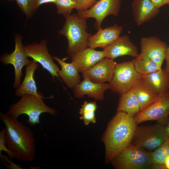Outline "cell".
<instances>
[{
    "label": "cell",
    "instance_id": "obj_1",
    "mask_svg": "<svg viewBox=\"0 0 169 169\" xmlns=\"http://www.w3.org/2000/svg\"><path fill=\"white\" fill-rule=\"evenodd\" d=\"M137 124L134 116L117 111L109 122L102 137L106 162H110L116 154L131 144Z\"/></svg>",
    "mask_w": 169,
    "mask_h": 169
},
{
    "label": "cell",
    "instance_id": "obj_2",
    "mask_svg": "<svg viewBox=\"0 0 169 169\" xmlns=\"http://www.w3.org/2000/svg\"><path fill=\"white\" fill-rule=\"evenodd\" d=\"M0 119L6 129V145L15 155L16 159L28 162L32 161L35 157L36 148L31 129L17 118L7 114L1 112Z\"/></svg>",
    "mask_w": 169,
    "mask_h": 169
},
{
    "label": "cell",
    "instance_id": "obj_3",
    "mask_svg": "<svg viewBox=\"0 0 169 169\" xmlns=\"http://www.w3.org/2000/svg\"><path fill=\"white\" fill-rule=\"evenodd\" d=\"M65 22L59 33L64 36L68 41L66 54L69 56L89 47V38L92 34L88 33L87 18L77 13H73L64 17Z\"/></svg>",
    "mask_w": 169,
    "mask_h": 169
},
{
    "label": "cell",
    "instance_id": "obj_4",
    "mask_svg": "<svg viewBox=\"0 0 169 169\" xmlns=\"http://www.w3.org/2000/svg\"><path fill=\"white\" fill-rule=\"evenodd\" d=\"M38 97L31 94H26L21 96L17 102L10 105L6 114L13 117L17 118L20 115L25 114L28 117L26 124L31 126L40 124V116L44 113H49L53 116L57 114V111L45 104L43 100L44 98Z\"/></svg>",
    "mask_w": 169,
    "mask_h": 169
},
{
    "label": "cell",
    "instance_id": "obj_5",
    "mask_svg": "<svg viewBox=\"0 0 169 169\" xmlns=\"http://www.w3.org/2000/svg\"><path fill=\"white\" fill-rule=\"evenodd\" d=\"M151 152L141 146L131 144L116 154L110 162L117 169H151Z\"/></svg>",
    "mask_w": 169,
    "mask_h": 169
},
{
    "label": "cell",
    "instance_id": "obj_6",
    "mask_svg": "<svg viewBox=\"0 0 169 169\" xmlns=\"http://www.w3.org/2000/svg\"><path fill=\"white\" fill-rule=\"evenodd\" d=\"M141 79V75L134 68L133 60L116 64L109 83L110 89L120 95L132 89Z\"/></svg>",
    "mask_w": 169,
    "mask_h": 169
},
{
    "label": "cell",
    "instance_id": "obj_7",
    "mask_svg": "<svg viewBox=\"0 0 169 169\" xmlns=\"http://www.w3.org/2000/svg\"><path fill=\"white\" fill-rule=\"evenodd\" d=\"M164 125L157 123L137 126L131 144L140 146L150 151H154L169 137L164 131Z\"/></svg>",
    "mask_w": 169,
    "mask_h": 169
},
{
    "label": "cell",
    "instance_id": "obj_8",
    "mask_svg": "<svg viewBox=\"0 0 169 169\" xmlns=\"http://www.w3.org/2000/svg\"><path fill=\"white\" fill-rule=\"evenodd\" d=\"M47 43L46 40H42L39 43L23 45V48L28 58H31L40 63L44 69L50 73L54 81H55V77H56L61 82L58 74L59 70V67L54 63L53 57L48 52Z\"/></svg>",
    "mask_w": 169,
    "mask_h": 169
},
{
    "label": "cell",
    "instance_id": "obj_9",
    "mask_svg": "<svg viewBox=\"0 0 169 169\" xmlns=\"http://www.w3.org/2000/svg\"><path fill=\"white\" fill-rule=\"evenodd\" d=\"M14 50L10 54H3L0 58V61L4 64H12L14 68L15 78L13 87L17 89L20 85L23 67L31 63L25 53L22 44V36L19 34L14 35Z\"/></svg>",
    "mask_w": 169,
    "mask_h": 169
},
{
    "label": "cell",
    "instance_id": "obj_10",
    "mask_svg": "<svg viewBox=\"0 0 169 169\" xmlns=\"http://www.w3.org/2000/svg\"><path fill=\"white\" fill-rule=\"evenodd\" d=\"M169 93L160 95L158 99L144 110L134 116L139 124L144 121L154 120L164 125L169 121Z\"/></svg>",
    "mask_w": 169,
    "mask_h": 169
},
{
    "label": "cell",
    "instance_id": "obj_11",
    "mask_svg": "<svg viewBox=\"0 0 169 169\" xmlns=\"http://www.w3.org/2000/svg\"><path fill=\"white\" fill-rule=\"evenodd\" d=\"M121 3V0H99L91 8L78 11L77 13L81 17L87 19L94 18L96 20L94 27L98 30L101 27L103 20L107 16H118Z\"/></svg>",
    "mask_w": 169,
    "mask_h": 169
},
{
    "label": "cell",
    "instance_id": "obj_12",
    "mask_svg": "<svg viewBox=\"0 0 169 169\" xmlns=\"http://www.w3.org/2000/svg\"><path fill=\"white\" fill-rule=\"evenodd\" d=\"M116 62L114 59L104 58L93 66L82 73L83 78L98 83L110 82L114 74Z\"/></svg>",
    "mask_w": 169,
    "mask_h": 169
},
{
    "label": "cell",
    "instance_id": "obj_13",
    "mask_svg": "<svg viewBox=\"0 0 169 169\" xmlns=\"http://www.w3.org/2000/svg\"><path fill=\"white\" fill-rule=\"evenodd\" d=\"M140 44L141 52L147 55L161 67L168 47L166 43L157 37L152 36L141 38Z\"/></svg>",
    "mask_w": 169,
    "mask_h": 169
},
{
    "label": "cell",
    "instance_id": "obj_14",
    "mask_svg": "<svg viewBox=\"0 0 169 169\" xmlns=\"http://www.w3.org/2000/svg\"><path fill=\"white\" fill-rule=\"evenodd\" d=\"M105 58L114 59L124 55L134 58L139 55L138 49L127 35L120 37L113 44L103 49Z\"/></svg>",
    "mask_w": 169,
    "mask_h": 169
},
{
    "label": "cell",
    "instance_id": "obj_15",
    "mask_svg": "<svg viewBox=\"0 0 169 169\" xmlns=\"http://www.w3.org/2000/svg\"><path fill=\"white\" fill-rule=\"evenodd\" d=\"M123 27L117 24L104 29L101 27L97 32L89 38V47L103 49L113 44L120 36Z\"/></svg>",
    "mask_w": 169,
    "mask_h": 169
},
{
    "label": "cell",
    "instance_id": "obj_16",
    "mask_svg": "<svg viewBox=\"0 0 169 169\" xmlns=\"http://www.w3.org/2000/svg\"><path fill=\"white\" fill-rule=\"evenodd\" d=\"M110 89L109 83H98L94 82L86 78L75 85L73 89L75 97L83 98L85 95L95 100L102 101L104 99V92Z\"/></svg>",
    "mask_w": 169,
    "mask_h": 169
},
{
    "label": "cell",
    "instance_id": "obj_17",
    "mask_svg": "<svg viewBox=\"0 0 169 169\" xmlns=\"http://www.w3.org/2000/svg\"><path fill=\"white\" fill-rule=\"evenodd\" d=\"M104 58L103 51H96L89 47L73 54L71 56V60L79 73H82Z\"/></svg>",
    "mask_w": 169,
    "mask_h": 169
},
{
    "label": "cell",
    "instance_id": "obj_18",
    "mask_svg": "<svg viewBox=\"0 0 169 169\" xmlns=\"http://www.w3.org/2000/svg\"><path fill=\"white\" fill-rule=\"evenodd\" d=\"M151 90L157 95L169 93V73L165 69L141 76Z\"/></svg>",
    "mask_w": 169,
    "mask_h": 169
},
{
    "label": "cell",
    "instance_id": "obj_19",
    "mask_svg": "<svg viewBox=\"0 0 169 169\" xmlns=\"http://www.w3.org/2000/svg\"><path fill=\"white\" fill-rule=\"evenodd\" d=\"M131 7L135 22L138 26L153 18L160 11L150 0H133Z\"/></svg>",
    "mask_w": 169,
    "mask_h": 169
},
{
    "label": "cell",
    "instance_id": "obj_20",
    "mask_svg": "<svg viewBox=\"0 0 169 169\" xmlns=\"http://www.w3.org/2000/svg\"><path fill=\"white\" fill-rule=\"evenodd\" d=\"M38 67L37 62L34 60L27 65L24 79L16 90L15 93L16 96L21 97L26 94H31L38 97H43L38 93L34 79V73Z\"/></svg>",
    "mask_w": 169,
    "mask_h": 169
},
{
    "label": "cell",
    "instance_id": "obj_21",
    "mask_svg": "<svg viewBox=\"0 0 169 169\" xmlns=\"http://www.w3.org/2000/svg\"><path fill=\"white\" fill-rule=\"evenodd\" d=\"M53 58L60 65L61 69L58 72V76L69 88L73 89L76 85L81 81L79 72L72 62L67 63L57 56Z\"/></svg>",
    "mask_w": 169,
    "mask_h": 169
},
{
    "label": "cell",
    "instance_id": "obj_22",
    "mask_svg": "<svg viewBox=\"0 0 169 169\" xmlns=\"http://www.w3.org/2000/svg\"><path fill=\"white\" fill-rule=\"evenodd\" d=\"M117 111L125 112L132 116L141 111L139 102L133 88L120 95Z\"/></svg>",
    "mask_w": 169,
    "mask_h": 169
},
{
    "label": "cell",
    "instance_id": "obj_23",
    "mask_svg": "<svg viewBox=\"0 0 169 169\" xmlns=\"http://www.w3.org/2000/svg\"><path fill=\"white\" fill-rule=\"evenodd\" d=\"M133 89L139 102L141 111L155 102L160 95L154 93L142 79Z\"/></svg>",
    "mask_w": 169,
    "mask_h": 169
},
{
    "label": "cell",
    "instance_id": "obj_24",
    "mask_svg": "<svg viewBox=\"0 0 169 169\" xmlns=\"http://www.w3.org/2000/svg\"><path fill=\"white\" fill-rule=\"evenodd\" d=\"M133 61L136 70L141 76L151 73L161 68L147 55L141 52Z\"/></svg>",
    "mask_w": 169,
    "mask_h": 169
},
{
    "label": "cell",
    "instance_id": "obj_25",
    "mask_svg": "<svg viewBox=\"0 0 169 169\" xmlns=\"http://www.w3.org/2000/svg\"><path fill=\"white\" fill-rule=\"evenodd\" d=\"M169 156V137L159 147L151 152V169H162L166 159Z\"/></svg>",
    "mask_w": 169,
    "mask_h": 169
},
{
    "label": "cell",
    "instance_id": "obj_26",
    "mask_svg": "<svg viewBox=\"0 0 169 169\" xmlns=\"http://www.w3.org/2000/svg\"><path fill=\"white\" fill-rule=\"evenodd\" d=\"M55 4L57 13L62 14L64 17L71 14L72 10L76 9L77 6L76 0H56Z\"/></svg>",
    "mask_w": 169,
    "mask_h": 169
},
{
    "label": "cell",
    "instance_id": "obj_27",
    "mask_svg": "<svg viewBox=\"0 0 169 169\" xmlns=\"http://www.w3.org/2000/svg\"><path fill=\"white\" fill-rule=\"evenodd\" d=\"M27 19H29L36 11V0H15Z\"/></svg>",
    "mask_w": 169,
    "mask_h": 169
},
{
    "label": "cell",
    "instance_id": "obj_28",
    "mask_svg": "<svg viewBox=\"0 0 169 169\" xmlns=\"http://www.w3.org/2000/svg\"><path fill=\"white\" fill-rule=\"evenodd\" d=\"M6 131L5 127L0 132V156L1 159L3 156L2 155V151H4L7 153L10 159L12 161L13 159H16V157L14 153L6 146L5 141Z\"/></svg>",
    "mask_w": 169,
    "mask_h": 169
},
{
    "label": "cell",
    "instance_id": "obj_29",
    "mask_svg": "<svg viewBox=\"0 0 169 169\" xmlns=\"http://www.w3.org/2000/svg\"><path fill=\"white\" fill-rule=\"evenodd\" d=\"M77 11L86 10L92 7L97 2L96 0H76Z\"/></svg>",
    "mask_w": 169,
    "mask_h": 169
},
{
    "label": "cell",
    "instance_id": "obj_30",
    "mask_svg": "<svg viewBox=\"0 0 169 169\" xmlns=\"http://www.w3.org/2000/svg\"><path fill=\"white\" fill-rule=\"evenodd\" d=\"M97 108V106L95 101L87 102L85 101L81 106V107L79 110V113L81 115L86 112L95 111Z\"/></svg>",
    "mask_w": 169,
    "mask_h": 169
},
{
    "label": "cell",
    "instance_id": "obj_31",
    "mask_svg": "<svg viewBox=\"0 0 169 169\" xmlns=\"http://www.w3.org/2000/svg\"><path fill=\"white\" fill-rule=\"evenodd\" d=\"M95 111H88L81 115L80 119L83 120L85 125H88L90 123H94L96 122Z\"/></svg>",
    "mask_w": 169,
    "mask_h": 169
},
{
    "label": "cell",
    "instance_id": "obj_32",
    "mask_svg": "<svg viewBox=\"0 0 169 169\" xmlns=\"http://www.w3.org/2000/svg\"><path fill=\"white\" fill-rule=\"evenodd\" d=\"M56 0H36V7L37 9L41 5L48 3H55Z\"/></svg>",
    "mask_w": 169,
    "mask_h": 169
},
{
    "label": "cell",
    "instance_id": "obj_33",
    "mask_svg": "<svg viewBox=\"0 0 169 169\" xmlns=\"http://www.w3.org/2000/svg\"><path fill=\"white\" fill-rule=\"evenodd\" d=\"M157 8H160L165 5L162 0H150Z\"/></svg>",
    "mask_w": 169,
    "mask_h": 169
},
{
    "label": "cell",
    "instance_id": "obj_34",
    "mask_svg": "<svg viewBox=\"0 0 169 169\" xmlns=\"http://www.w3.org/2000/svg\"><path fill=\"white\" fill-rule=\"evenodd\" d=\"M165 59L166 61V70L168 72L169 71V47H167L165 54Z\"/></svg>",
    "mask_w": 169,
    "mask_h": 169
},
{
    "label": "cell",
    "instance_id": "obj_35",
    "mask_svg": "<svg viewBox=\"0 0 169 169\" xmlns=\"http://www.w3.org/2000/svg\"><path fill=\"white\" fill-rule=\"evenodd\" d=\"M162 169H169V156L165 160Z\"/></svg>",
    "mask_w": 169,
    "mask_h": 169
},
{
    "label": "cell",
    "instance_id": "obj_36",
    "mask_svg": "<svg viewBox=\"0 0 169 169\" xmlns=\"http://www.w3.org/2000/svg\"><path fill=\"white\" fill-rule=\"evenodd\" d=\"M169 121L168 123L164 126V129L165 132L169 136Z\"/></svg>",
    "mask_w": 169,
    "mask_h": 169
},
{
    "label": "cell",
    "instance_id": "obj_37",
    "mask_svg": "<svg viewBox=\"0 0 169 169\" xmlns=\"http://www.w3.org/2000/svg\"><path fill=\"white\" fill-rule=\"evenodd\" d=\"M164 4H169V0H162Z\"/></svg>",
    "mask_w": 169,
    "mask_h": 169
},
{
    "label": "cell",
    "instance_id": "obj_38",
    "mask_svg": "<svg viewBox=\"0 0 169 169\" xmlns=\"http://www.w3.org/2000/svg\"><path fill=\"white\" fill-rule=\"evenodd\" d=\"M8 0L9 1H13L14 0Z\"/></svg>",
    "mask_w": 169,
    "mask_h": 169
},
{
    "label": "cell",
    "instance_id": "obj_39",
    "mask_svg": "<svg viewBox=\"0 0 169 169\" xmlns=\"http://www.w3.org/2000/svg\"><path fill=\"white\" fill-rule=\"evenodd\" d=\"M169 73V72H168Z\"/></svg>",
    "mask_w": 169,
    "mask_h": 169
}]
</instances>
